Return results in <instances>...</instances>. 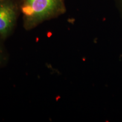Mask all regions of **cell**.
<instances>
[{
    "instance_id": "1",
    "label": "cell",
    "mask_w": 122,
    "mask_h": 122,
    "mask_svg": "<svg viewBox=\"0 0 122 122\" xmlns=\"http://www.w3.org/2000/svg\"><path fill=\"white\" fill-rule=\"evenodd\" d=\"M65 0H20L24 30H30L66 12Z\"/></svg>"
},
{
    "instance_id": "2",
    "label": "cell",
    "mask_w": 122,
    "mask_h": 122,
    "mask_svg": "<svg viewBox=\"0 0 122 122\" xmlns=\"http://www.w3.org/2000/svg\"><path fill=\"white\" fill-rule=\"evenodd\" d=\"M20 14V0L0 1V38L2 40L14 32Z\"/></svg>"
},
{
    "instance_id": "3",
    "label": "cell",
    "mask_w": 122,
    "mask_h": 122,
    "mask_svg": "<svg viewBox=\"0 0 122 122\" xmlns=\"http://www.w3.org/2000/svg\"><path fill=\"white\" fill-rule=\"evenodd\" d=\"M3 41L0 38V68L7 63L9 57L5 47L3 44Z\"/></svg>"
},
{
    "instance_id": "4",
    "label": "cell",
    "mask_w": 122,
    "mask_h": 122,
    "mask_svg": "<svg viewBox=\"0 0 122 122\" xmlns=\"http://www.w3.org/2000/svg\"><path fill=\"white\" fill-rule=\"evenodd\" d=\"M121 1H122V0H121Z\"/></svg>"
},
{
    "instance_id": "5",
    "label": "cell",
    "mask_w": 122,
    "mask_h": 122,
    "mask_svg": "<svg viewBox=\"0 0 122 122\" xmlns=\"http://www.w3.org/2000/svg\"><path fill=\"white\" fill-rule=\"evenodd\" d=\"M0 1H1V0H0Z\"/></svg>"
}]
</instances>
